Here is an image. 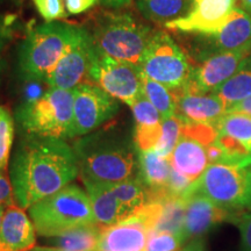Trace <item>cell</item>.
Segmentation results:
<instances>
[{"instance_id":"1","label":"cell","mask_w":251,"mask_h":251,"mask_svg":"<svg viewBox=\"0 0 251 251\" xmlns=\"http://www.w3.org/2000/svg\"><path fill=\"white\" fill-rule=\"evenodd\" d=\"M78 174L76 153L67 141L30 136L20 144L12 162L14 200L28 209L70 184Z\"/></svg>"},{"instance_id":"42","label":"cell","mask_w":251,"mask_h":251,"mask_svg":"<svg viewBox=\"0 0 251 251\" xmlns=\"http://www.w3.org/2000/svg\"><path fill=\"white\" fill-rule=\"evenodd\" d=\"M247 208L251 211V165L247 170Z\"/></svg>"},{"instance_id":"13","label":"cell","mask_w":251,"mask_h":251,"mask_svg":"<svg viewBox=\"0 0 251 251\" xmlns=\"http://www.w3.org/2000/svg\"><path fill=\"white\" fill-rule=\"evenodd\" d=\"M177 102L178 115L188 124L215 125L227 113L225 103L214 92H202L188 81L177 91H172Z\"/></svg>"},{"instance_id":"48","label":"cell","mask_w":251,"mask_h":251,"mask_svg":"<svg viewBox=\"0 0 251 251\" xmlns=\"http://www.w3.org/2000/svg\"><path fill=\"white\" fill-rule=\"evenodd\" d=\"M2 174H5V172H2V171H0V175H2Z\"/></svg>"},{"instance_id":"26","label":"cell","mask_w":251,"mask_h":251,"mask_svg":"<svg viewBox=\"0 0 251 251\" xmlns=\"http://www.w3.org/2000/svg\"><path fill=\"white\" fill-rule=\"evenodd\" d=\"M185 209H186V198L174 196L163 198L162 215L152 233H170L183 236Z\"/></svg>"},{"instance_id":"37","label":"cell","mask_w":251,"mask_h":251,"mask_svg":"<svg viewBox=\"0 0 251 251\" xmlns=\"http://www.w3.org/2000/svg\"><path fill=\"white\" fill-rule=\"evenodd\" d=\"M12 203H14L13 187L11 180L2 174L0 175V205L8 206Z\"/></svg>"},{"instance_id":"6","label":"cell","mask_w":251,"mask_h":251,"mask_svg":"<svg viewBox=\"0 0 251 251\" xmlns=\"http://www.w3.org/2000/svg\"><path fill=\"white\" fill-rule=\"evenodd\" d=\"M78 29L62 23H47L31 29L19 52V68L25 79L46 80Z\"/></svg>"},{"instance_id":"14","label":"cell","mask_w":251,"mask_h":251,"mask_svg":"<svg viewBox=\"0 0 251 251\" xmlns=\"http://www.w3.org/2000/svg\"><path fill=\"white\" fill-rule=\"evenodd\" d=\"M240 212H230L221 208L202 194L194 192L192 190V192L186 197L183 230L184 240L200 238L222 222H234Z\"/></svg>"},{"instance_id":"20","label":"cell","mask_w":251,"mask_h":251,"mask_svg":"<svg viewBox=\"0 0 251 251\" xmlns=\"http://www.w3.org/2000/svg\"><path fill=\"white\" fill-rule=\"evenodd\" d=\"M84 185L91 200L97 225L101 228H107L125 219L122 207L118 198L113 193L112 187L91 183Z\"/></svg>"},{"instance_id":"38","label":"cell","mask_w":251,"mask_h":251,"mask_svg":"<svg viewBox=\"0 0 251 251\" xmlns=\"http://www.w3.org/2000/svg\"><path fill=\"white\" fill-rule=\"evenodd\" d=\"M97 1L98 0H65V5L69 13L79 14L90 9Z\"/></svg>"},{"instance_id":"49","label":"cell","mask_w":251,"mask_h":251,"mask_svg":"<svg viewBox=\"0 0 251 251\" xmlns=\"http://www.w3.org/2000/svg\"><path fill=\"white\" fill-rule=\"evenodd\" d=\"M180 251H181V250H180Z\"/></svg>"},{"instance_id":"47","label":"cell","mask_w":251,"mask_h":251,"mask_svg":"<svg viewBox=\"0 0 251 251\" xmlns=\"http://www.w3.org/2000/svg\"><path fill=\"white\" fill-rule=\"evenodd\" d=\"M6 205H0V226H1V220H2V215H4V212L6 209Z\"/></svg>"},{"instance_id":"28","label":"cell","mask_w":251,"mask_h":251,"mask_svg":"<svg viewBox=\"0 0 251 251\" xmlns=\"http://www.w3.org/2000/svg\"><path fill=\"white\" fill-rule=\"evenodd\" d=\"M215 126L219 135L238 141L251 153V117L242 113L227 112Z\"/></svg>"},{"instance_id":"25","label":"cell","mask_w":251,"mask_h":251,"mask_svg":"<svg viewBox=\"0 0 251 251\" xmlns=\"http://www.w3.org/2000/svg\"><path fill=\"white\" fill-rule=\"evenodd\" d=\"M112 191L120 202L125 219L139 211L150 200L148 187L144 185L140 176L115 184L112 186Z\"/></svg>"},{"instance_id":"30","label":"cell","mask_w":251,"mask_h":251,"mask_svg":"<svg viewBox=\"0 0 251 251\" xmlns=\"http://www.w3.org/2000/svg\"><path fill=\"white\" fill-rule=\"evenodd\" d=\"M14 137V122L11 113L0 106V171L6 172Z\"/></svg>"},{"instance_id":"31","label":"cell","mask_w":251,"mask_h":251,"mask_svg":"<svg viewBox=\"0 0 251 251\" xmlns=\"http://www.w3.org/2000/svg\"><path fill=\"white\" fill-rule=\"evenodd\" d=\"M130 108L133 111L135 126L150 127L162 124L163 119L159 112L143 94L130 106Z\"/></svg>"},{"instance_id":"33","label":"cell","mask_w":251,"mask_h":251,"mask_svg":"<svg viewBox=\"0 0 251 251\" xmlns=\"http://www.w3.org/2000/svg\"><path fill=\"white\" fill-rule=\"evenodd\" d=\"M185 242L180 235L170 233H151L147 242L146 251H180Z\"/></svg>"},{"instance_id":"35","label":"cell","mask_w":251,"mask_h":251,"mask_svg":"<svg viewBox=\"0 0 251 251\" xmlns=\"http://www.w3.org/2000/svg\"><path fill=\"white\" fill-rule=\"evenodd\" d=\"M193 185L194 181L188 179L187 177H185L184 175H181L180 172L172 168L166 190L170 193V196L186 198L188 194L192 192Z\"/></svg>"},{"instance_id":"29","label":"cell","mask_w":251,"mask_h":251,"mask_svg":"<svg viewBox=\"0 0 251 251\" xmlns=\"http://www.w3.org/2000/svg\"><path fill=\"white\" fill-rule=\"evenodd\" d=\"M183 126L184 121L178 115L163 119L161 139L153 150L158 155L165 157V158H170L172 151L180 139Z\"/></svg>"},{"instance_id":"16","label":"cell","mask_w":251,"mask_h":251,"mask_svg":"<svg viewBox=\"0 0 251 251\" xmlns=\"http://www.w3.org/2000/svg\"><path fill=\"white\" fill-rule=\"evenodd\" d=\"M149 235L148 226L133 213L117 225L102 228L98 251H146Z\"/></svg>"},{"instance_id":"34","label":"cell","mask_w":251,"mask_h":251,"mask_svg":"<svg viewBox=\"0 0 251 251\" xmlns=\"http://www.w3.org/2000/svg\"><path fill=\"white\" fill-rule=\"evenodd\" d=\"M39 11L47 23H54L55 20L65 17L64 0H33Z\"/></svg>"},{"instance_id":"40","label":"cell","mask_w":251,"mask_h":251,"mask_svg":"<svg viewBox=\"0 0 251 251\" xmlns=\"http://www.w3.org/2000/svg\"><path fill=\"white\" fill-rule=\"evenodd\" d=\"M227 112L242 113V114H247L249 115V117H251V97L242 100V101L235 103V105L231 106Z\"/></svg>"},{"instance_id":"46","label":"cell","mask_w":251,"mask_h":251,"mask_svg":"<svg viewBox=\"0 0 251 251\" xmlns=\"http://www.w3.org/2000/svg\"><path fill=\"white\" fill-rule=\"evenodd\" d=\"M251 165V153L249 156L247 157L246 158V161L243 162V164H242V168H248V166H250Z\"/></svg>"},{"instance_id":"17","label":"cell","mask_w":251,"mask_h":251,"mask_svg":"<svg viewBox=\"0 0 251 251\" xmlns=\"http://www.w3.org/2000/svg\"><path fill=\"white\" fill-rule=\"evenodd\" d=\"M35 227L24 208L6 207L0 226V251H29L35 248Z\"/></svg>"},{"instance_id":"15","label":"cell","mask_w":251,"mask_h":251,"mask_svg":"<svg viewBox=\"0 0 251 251\" xmlns=\"http://www.w3.org/2000/svg\"><path fill=\"white\" fill-rule=\"evenodd\" d=\"M250 55L251 52L244 50L215 52L193 69L191 81L202 92H214L233 76Z\"/></svg>"},{"instance_id":"9","label":"cell","mask_w":251,"mask_h":251,"mask_svg":"<svg viewBox=\"0 0 251 251\" xmlns=\"http://www.w3.org/2000/svg\"><path fill=\"white\" fill-rule=\"evenodd\" d=\"M89 77L100 89L131 106L142 96V70L140 65L118 61L107 56H96Z\"/></svg>"},{"instance_id":"2","label":"cell","mask_w":251,"mask_h":251,"mask_svg":"<svg viewBox=\"0 0 251 251\" xmlns=\"http://www.w3.org/2000/svg\"><path fill=\"white\" fill-rule=\"evenodd\" d=\"M78 169L84 184L114 186L134 177L136 156L129 141L113 131L87 134L75 142Z\"/></svg>"},{"instance_id":"22","label":"cell","mask_w":251,"mask_h":251,"mask_svg":"<svg viewBox=\"0 0 251 251\" xmlns=\"http://www.w3.org/2000/svg\"><path fill=\"white\" fill-rule=\"evenodd\" d=\"M102 228L97 224L72 228L51 237L54 247L67 251H98Z\"/></svg>"},{"instance_id":"12","label":"cell","mask_w":251,"mask_h":251,"mask_svg":"<svg viewBox=\"0 0 251 251\" xmlns=\"http://www.w3.org/2000/svg\"><path fill=\"white\" fill-rule=\"evenodd\" d=\"M237 7V0H193L190 12L183 18L165 24L170 30L209 36L218 33Z\"/></svg>"},{"instance_id":"36","label":"cell","mask_w":251,"mask_h":251,"mask_svg":"<svg viewBox=\"0 0 251 251\" xmlns=\"http://www.w3.org/2000/svg\"><path fill=\"white\" fill-rule=\"evenodd\" d=\"M238 226L241 234V248L242 251H251V211H242L234 221Z\"/></svg>"},{"instance_id":"11","label":"cell","mask_w":251,"mask_h":251,"mask_svg":"<svg viewBox=\"0 0 251 251\" xmlns=\"http://www.w3.org/2000/svg\"><path fill=\"white\" fill-rule=\"evenodd\" d=\"M96 57L90 33L79 27L77 35L68 46L57 64L47 77L49 87L62 90H74L79 85L89 71Z\"/></svg>"},{"instance_id":"10","label":"cell","mask_w":251,"mask_h":251,"mask_svg":"<svg viewBox=\"0 0 251 251\" xmlns=\"http://www.w3.org/2000/svg\"><path fill=\"white\" fill-rule=\"evenodd\" d=\"M74 94V139L91 134L120 109L118 99L99 86L79 84Z\"/></svg>"},{"instance_id":"43","label":"cell","mask_w":251,"mask_h":251,"mask_svg":"<svg viewBox=\"0 0 251 251\" xmlns=\"http://www.w3.org/2000/svg\"><path fill=\"white\" fill-rule=\"evenodd\" d=\"M103 5L111 6V7H119V6H124L128 2H130L131 0H100Z\"/></svg>"},{"instance_id":"27","label":"cell","mask_w":251,"mask_h":251,"mask_svg":"<svg viewBox=\"0 0 251 251\" xmlns=\"http://www.w3.org/2000/svg\"><path fill=\"white\" fill-rule=\"evenodd\" d=\"M142 94L152 103L159 112L162 119L176 115L177 102L176 97L170 89L144 76L142 74Z\"/></svg>"},{"instance_id":"19","label":"cell","mask_w":251,"mask_h":251,"mask_svg":"<svg viewBox=\"0 0 251 251\" xmlns=\"http://www.w3.org/2000/svg\"><path fill=\"white\" fill-rule=\"evenodd\" d=\"M170 162L172 168L192 181L199 179L209 164L206 147L183 134L171 153Z\"/></svg>"},{"instance_id":"24","label":"cell","mask_w":251,"mask_h":251,"mask_svg":"<svg viewBox=\"0 0 251 251\" xmlns=\"http://www.w3.org/2000/svg\"><path fill=\"white\" fill-rule=\"evenodd\" d=\"M193 0H139L143 17L152 23L165 25L183 18L190 12Z\"/></svg>"},{"instance_id":"21","label":"cell","mask_w":251,"mask_h":251,"mask_svg":"<svg viewBox=\"0 0 251 251\" xmlns=\"http://www.w3.org/2000/svg\"><path fill=\"white\" fill-rule=\"evenodd\" d=\"M139 165V176L149 192L166 190L172 169L170 158L158 155L155 150L141 151Z\"/></svg>"},{"instance_id":"4","label":"cell","mask_w":251,"mask_h":251,"mask_svg":"<svg viewBox=\"0 0 251 251\" xmlns=\"http://www.w3.org/2000/svg\"><path fill=\"white\" fill-rule=\"evenodd\" d=\"M153 33L130 14L108 13L98 19L90 35L96 56L140 65Z\"/></svg>"},{"instance_id":"18","label":"cell","mask_w":251,"mask_h":251,"mask_svg":"<svg viewBox=\"0 0 251 251\" xmlns=\"http://www.w3.org/2000/svg\"><path fill=\"white\" fill-rule=\"evenodd\" d=\"M206 37L212 41L218 51L244 50L251 52V15L236 7L218 33Z\"/></svg>"},{"instance_id":"45","label":"cell","mask_w":251,"mask_h":251,"mask_svg":"<svg viewBox=\"0 0 251 251\" xmlns=\"http://www.w3.org/2000/svg\"><path fill=\"white\" fill-rule=\"evenodd\" d=\"M241 4L243 8H246V11L251 12V0H241Z\"/></svg>"},{"instance_id":"32","label":"cell","mask_w":251,"mask_h":251,"mask_svg":"<svg viewBox=\"0 0 251 251\" xmlns=\"http://www.w3.org/2000/svg\"><path fill=\"white\" fill-rule=\"evenodd\" d=\"M181 134L198 141L203 144L206 148L214 143L219 136V131L216 129L215 125L188 124V122H184Z\"/></svg>"},{"instance_id":"44","label":"cell","mask_w":251,"mask_h":251,"mask_svg":"<svg viewBox=\"0 0 251 251\" xmlns=\"http://www.w3.org/2000/svg\"><path fill=\"white\" fill-rule=\"evenodd\" d=\"M29 251H67V250L59 249V248H56V247H35Z\"/></svg>"},{"instance_id":"5","label":"cell","mask_w":251,"mask_h":251,"mask_svg":"<svg viewBox=\"0 0 251 251\" xmlns=\"http://www.w3.org/2000/svg\"><path fill=\"white\" fill-rule=\"evenodd\" d=\"M74 90L49 87L20 106L18 121L30 136L74 139Z\"/></svg>"},{"instance_id":"41","label":"cell","mask_w":251,"mask_h":251,"mask_svg":"<svg viewBox=\"0 0 251 251\" xmlns=\"http://www.w3.org/2000/svg\"><path fill=\"white\" fill-rule=\"evenodd\" d=\"M181 251H207L205 244L200 238H194L190 243H187Z\"/></svg>"},{"instance_id":"7","label":"cell","mask_w":251,"mask_h":251,"mask_svg":"<svg viewBox=\"0 0 251 251\" xmlns=\"http://www.w3.org/2000/svg\"><path fill=\"white\" fill-rule=\"evenodd\" d=\"M140 67L144 76L171 91L186 85L192 78L194 69L184 50L169 34L161 30L153 33Z\"/></svg>"},{"instance_id":"23","label":"cell","mask_w":251,"mask_h":251,"mask_svg":"<svg viewBox=\"0 0 251 251\" xmlns=\"http://www.w3.org/2000/svg\"><path fill=\"white\" fill-rule=\"evenodd\" d=\"M214 93L225 103L227 111L235 103L251 97V55Z\"/></svg>"},{"instance_id":"3","label":"cell","mask_w":251,"mask_h":251,"mask_svg":"<svg viewBox=\"0 0 251 251\" xmlns=\"http://www.w3.org/2000/svg\"><path fill=\"white\" fill-rule=\"evenodd\" d=\"M36 233L55 237L79 226L97 224L91 200L85 191L69 184L58 192L28 208Z\"/></svg>"},{"instance_id":"39","label":"cell","mask_w":251,"mask_h":251,"mask_svg":"<svg viewBox=\"0 0 251 251\" xmlns=\"http://www.w3.org/2000/svg\"><path fill=\"white\" fill-rule=\"evenodd\" d=\"M207 158H208L209 164H216V163L225 162V152L218 143L214 142L206 148Z\"/></svg>"},{"instance_id":"8","label":"cell","mask_w":251,"mask_h":251,"mask_svg":"<svg viewBox=\"0 0 251 251\" xmlns=\"http://www.w3.org/2000/svg\"><path fill=\"white\" fill-rule=\"evenodd\" d=\"M193 191L227 211H243L247 208V169L225 163L208 164L194 181Z\"/></svg>"}]
</instances>
